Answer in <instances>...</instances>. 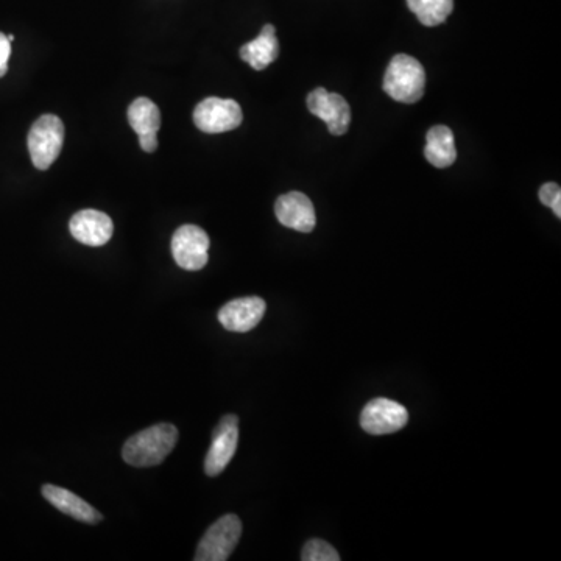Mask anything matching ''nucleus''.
Returning a JSON list of instances; mask_svg holds the SVG:
<instances>
[{
    "label": "nucleus",
    "instance_id": "obj_1",
    "mask_svg": "<svg viewBox=\"0 0 561 561\" xmlns=\"http://www.w3.org/2000/svg\"><path fill=\"white\" fill-rule=\"evenodd\" d=\"M177 443V427L169 423L155 424L128 438L122 457L135 468H150L161 465Z\"/></svg>",
    "mask_w": 561,
    "mask_h": 561
},
{
    "label": "nucleus",
    "instance_id": "obj_2",
    "mask_svg": "<svg viewBox=\"0 0 561 561\" xmlns=\"http://www.w3.org/2000/svg\"><path fill=\"white\" fill-rule=\"evenodd\" d=\"M426 72L420 61L409 55H396L385 72L384 91L396 102L417 103L424 96Z\"/></svg>",
    "mask_w": 561,
    "mask_h": 561
},
{
    "label": "nucleus",
    "instance_id": "obj_3",
    "mask_svg": "<svg viewBox=\"0 0 561 561\" xmlns=\"http://www.w3.org/2000/svg\"><path fill=\"white\" fill-rule=\"evenodd\" d=\"M64 144V125L60 117L44 114L30 128L27 145L33 166L47 170L57 161Z\"/></svg>",
    "mask_w": 561,
    "mask_h": 561
},
{
    "label": "nucleus",
    "instance_id": "obj_4",
    "mask_svg": "<svg viewBox=\"0 0 561 561\" xmlns=\"http://www.w3.org/2000/svg\"><path fill=\"white\" fill-rule=\"evenodd\" d=\"M242 537V523L236 515H225L212 524L195 552V561H225Z\"/></svg>",
    "mask_w": 561,
    "mask_h": 561
},
{
    "label": "nucleus",
    "instance_id": "obj_5",
    "mask_svg": "<svg viewBox=\"0 0 561 561\" xmlns=\"http://www.w3.org/2000/svg\"><path fill=\"white\" fill-rule=\"evenodd\" d=\"M244 120L242 108L236 100L209 97L198 103L194 111V124L209 135L225 133L239 127Z\"/></svg>",
    "mask_w": 561,
    "mask_h": 561
},
{
    "label": "nucleus",
    "instance_id": "obj_6",
    "mask_svg": "<svg viewBox=\"0 0 561 561\" xmlns=\"http://www.w3.org/2000/svg\"><path fill=\"white\" fill-rule=\"evenodd\" d=\"M209 237L200 226L183 225L172 237V255L181 269L202 270L208 264Z\"/></svg>",
    "mask_w": 561,
    "mask_h": 561
},
{
    "label": "nucleus",
    "instance_id": "obj_7",
    "mask_svg": "<svg viewBox=\"0 0 561 561\" xmlns=\"http://www.w3.org/2000/svg\"><path fill=\"white\" fill-rule=\"evenodd\" d=\"M409 423L406 407L387 398H376L360 413V426L367 434L387 435L401 431Z\"/></svg>",
    "mask_w": 561,
    "mask_h": 561
},
{
    "label": "nucleus",
    "instance_id": "obj_8",
    "mask_svg": "<svg viewBox=\"0 0 561 561\" xmlns=\"http://www.w3.org/2000/svg\"><path fill=\"white\" fill-rule=\"evenodd\" d=\"M239 445V418L225 415L212 432V443L205 459V473L209 477L219 476L230 465Z\"/></svg>",
    "mask_w": 561,
    "mask_h": 561
},
{
    "label": "nucleus",
    "instance_id": "obj_9",
    "mask_svg": "<svg viewBox=\"0 0 561 561\" xmlns=\"http://www.w3.org/2000/svg\"><path fill=\"white\" fill-rule=\"evenodd\" d=\"M307 108L325 122L331 135H345L350 128V105L339 94L326 91L325 88L314 89L307 97Z\"/></svg>",
    "mask_w": 561,
    "mask_h": 561
},
{
    "label": "nucleus",
    "instance_id": "obj_10",
    "mask_svg": "<svg viewBox=\"0 0 561 561\" xmlns=\"http://www.w3.org/2000/svg\"><path fill=\"white\" fill-rule=\"evenodd\" d=\"M276 219L281 225L300 233H311L317 223L311 198L301 192H289L276 200Z\"/></svg>",
    "mask_w": 561,
    "mask_h": 561
},
{
    "label": "nucleus",
    "instance_id": "obj_11",
    "mask_svg": "<svg viewBox=\"0 0 561 561\" xmlns=\"http://www.w3.org/2000/svg\"><path fill=\"white\" fill-rule=\"evenodd\" d=\"M265 311H267V304L262 298H237L220 309L219 322L226 331L248 332L261 323Z\"/></svg>",
    "mask_w": 561,
    "mask_h": 561
},
{
    "label": "nucleus",
    "instance_id": "obj_12",
    "mask_svg": "<svg viewBox=\"0 0 561 561\" xmlns=\"http://www.w3.org/2000/svg\"><path fill=\"white\" fill-rule=\"evenodd\" d=\"M69 230L75 240L89 247H102L113 237L114 225L110 216L96 209L77 212L69 223Z\"/></svg>",
    "mask_w": 561,
    "mask_h": 561
},
{
    "label": "nucleus",
    "instance_id": "obj_13",
    "mask_svg": "<svg viewBox=\"0 0 561 561\" xmlns=\"http://www.w3.org/2000/svg\"><path fill=\"white\" fill-rule=\"evenodd\" d=\"M43 496L55 507V509L63 512L64 515L71 516V518L82 521L86 524H99L103 516L97 512L94 507L78 498L77 494L66 488L57 487V485H44Z\"/></svg>",
    "mask_w": 561,
    "mask_h": 561
},
{
    "label": "nucleus",
    "instance_id": "obj_14",
    "mask_svg": "<svg viewBox=\"0 0 561 561\" xmlns=\"http://www.w3.org/2000/svg\"><path fill=\"white\" fill-rule=\"evenodd\" d=\"M424 156L437 169H446L456 163V139L451 128L446 125H435L427 131Z\"/></svg>",
    "mask_w": 561,
    "mask_h": 561
},
{
    "label": "nucleus",
    "instance_id": "obj_15",
    "mask_svg": "<svg viewBox=\"0 0 561 561\" xmlns=\"http://www.w3.org/2000/svg\"><path fill=\"white\" fill-rule=\"evenodd\" d=\"M279 43L272 24L264 25L261 35L240 49V58L256 71H264L278 58Z\"/></svg>",
    "mask_w": 561,
    "mask_h": 561
},
{
    "label": "nucleus",
    "instance_id": "obj_16",
    "mask_svg": "<svg viewBox=\"0 0 561 561\" xmlns=\"http://www.w3.org/2000/svg\"><path fill=\"white\" fill-rule=\"evenodd\" d=\"M128 122L138 136L158 135L161 113L152 100L139 97L128 108Z\"/></svg>",
    "mask_w": 561,
    "mask_h": 561
},
{
    "label": "nucleus",
    "instance_id": "obj_17",
    "mask_svg": "<svg viewBox=\"0 0 561 561\" xmlns=\"http://www.w3.org/2000/svg\"><path fill=\"white\" fill-rule=\"evenodd\" d=\"M410 11L426 27H437L448 19L454 0H407Z\"/></svg>",
    "mask_w": 561,
    "mask_h": 561
},
{
    "label": "nucleus",
    "instance_id": "obj_18",
    "mask_svg": "<svg viewBox=\"0 0 561 561\" xmlns=\"http://www.w3.org/2000/svg\"><path fill=\"white\" fill-rule=\"evenodd\" d=\"M303 561H339V552L323 540H311L304 544L301 552Z\"/></svg>",
    "mask_w": 561,
    "mask_h": 561
},
{
    "label": "nucleus",
    "instance_id": "obj_19",
    "mask_svg": "<svg viewBox=\"0 0 561 561\" xmlns=\"http://www.w3.org/2000/svg\"><path fill=\"white\" fill-rule=\"evenodd\" d=\"M540 200L544 206H549L554 211L558 219H561V187L557 183H546L541 186Z\"/></svg>",
    "mask_w": 561,
    "mask_h": 561
},
{
    "label": "nucleus",
    "instance_id": "obj_20",
    "mask_svg": "<svg viewBox=\"0 0 561 561\" xmlns=\"http://www.w3.org/2000/svg\"><path fill=\"white\" fill-rule=\"evenodd\" d=\"M11 55V41L7 35L0 33V78L8 71V60Z\"/></svg>",
    "mask_w": 561,
    "mask_h": 561
},
{
    "label": "nucleus",
    "instance_id": "obj_21",
    "mask_svg": "<svg viewBox=\"0 0 561 561\" xmlns=\"http://www.w3.org/2000/svg\"><path fill=\"white\" fill-rule=\"evenodd\" d=\"M139 145H141V149L144 150V152L153 153L156 149H158V136H139Z\"/></svg>",
    "mask_w": 561,
    "mask_h": 561
}]
</instances>
